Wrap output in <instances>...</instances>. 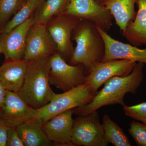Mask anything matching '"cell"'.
Segmentation results:
<instances>
[{
    "mask_svg": "<svg viewBox=\"0 0 146 146\" xmlns=\"http://www.w3.org/2000/svg\"><path fill=\"white\" fill-rule=\"evenodd\" d=\"M36 112V110L27 104L18 93L6 90L0 110V120L7 125L16 127L31 119Z\"/></svg>",
    "mask_w": 146,
    "mask_h": 146,
    "instance_id": "obj_12",
    "label": "cell"
},
{
    "mask_svg": "<svg viewBox=\"0 0 146 146\" xmlns=\"http://www.w3.org/2000/svg\"><path fill=\"white\" fill-rule=\"evenodd\" d=\"M56 52L55 46L47 30L46 25L33 24L27 35L23 59L29 62L48 57Z\"/></svg>",
    "mask_w": 146,
    "mask_h": 146,
    "instance_id": "obj_11",
    "label": "cell"
},
{
    "mask_svg": "<svg viewBox=\"0 0 146 146\" xmlns=\"http://www.w3.org/2000/svg\"><path fill=\"white\" fill-rule=\"evenodd\" d=\"M72 143L73 146H108L97 110L74 120Z\"/></svg>",
    "mask_w": 146,
    "mask_h": 146,
    "instance_id": "obj_6",
    "label": "cell"
},
{
    "mask_svg": "<svg viewBox=\"0 0 146 146\" xmlns=\"http://www.w3.org/2000/svg\"><path fill=\"white\" fill-rule=\"evenodd\" d=\"M72 40L76 46L69 64H82L88 74L93 65L102 62L104 56L105 45L97 26L87 20H80L74 29Z\"/></svg>",
    "mask_w": 146,
    "mask_h": 146,
    "instance_id": "obj_3",
    "label": "cell"
},
{
    "mask_svg": "<svg viewBox=\"0 0 146 146\" xmlns=\"http://www.w3.org/2000/svg\"><path fill=\"white\" fill-rule=\"evenodd\" d=\"M97 3L103 5L107 0H95Z\"/></svg>",
    "mask_w": 146,
    "mask_h": 146,
    "instance_id": "obj_28",
    "label": "cell"
},
{
    "mask_svg": "<svg viewBox=\"0 0 146 146\" xmlns=\"http://www.w3.org/2000/svg\"><path fill=\"white\" fill-rule=\"evenodd\" d=\"M80 20L58 14L46 25L47 30L58 53L66 61H70L74 47L72 42L74 29Z\"/></svg>",
    "mask_w": 146,
    "mask_h": 146,
    "instance_id": "obj_8",
    "label": "cell"
},
{
    "mask_svg": "<svg viewBox=\"0 0 146 146\" xmlns=\"http://www.w3.org/2000/svg\"><path fill=\"white\" fill-rule=\"evenodd\" d=\"M136 3L137 0H107L102 5L109 11L123 32L135 19Z\"/></svg>",
    "mask_w": 146,
    "mask_h": 146,
    "instance_id": "obj_17",
    "label": "cell"
},
{
    "mask_svg": "<svg viewBox=\"0 0 146 146\" xmlns=\"http://www.w3.org/2000/svg\"><path fill=\"white\" fill-rule=\"evenodd\" d=\"M60 14L91 21L107 32L112 25L109 11L95 0H68Z\"/></svg>",
    "mask_w": 146,
    "mask_h": 146,
    "instance_id": "obj_5",
    "label": "cell"
},
{
    "mask_svg": "<svg viewBox=\"0 0 146 146\" xmlns=\"http://www.w3.org/2000/svg\"><path fill=\"white\" fill-rule=\"evenodd\" d=\"M6 92V90H5L0 84V110L4 101Z\"/></svg>",
    "mask_w": 146,
    "mask_h": 146,
    "instance_id": "obj_27",
    "label": "cell"
},
{
    "mask_svg": "<svg viewBox=\"0 0 146 146\" xmlns=\"http://www.w3.org/2000/svg\"><path fill=\"white\" fill-rule=\"evenodd\" d=\"M138 10L135 19L122 32L123 36L136 46H146V0H137Z\"/></svg>",
    "mask_w": 146,
    "mask_h": 146,
    "instance_id": "obj_16",
    "label": "cell"
},
{
    "mask_svg": "<svg viewBox=\"0 0 146 146\" xmlns=\"http://www.w3.org/2000/svg\"><path fill=\"white\" fill-rule=\"evenodd\" d=\"M97 27L105 45L104 55L102 62L125 59L146 65V48L142 49L136 46L119 42L113 39L107 32L98 26Z\"/></svg>",
    "mask_w": 146,
    "mask_h": 146,
    "instance_id": "obj_13",
    "label": "cell"
},
{
    "mask_svg": "<svg viewBox=\"0 0 146 146\" xmlns=\"http://www.w3.org/2000/svg\"><path fill=\"white\" fill-rule=\"evenodd\" d=\"M34 23L33 16L8 32L0 33V53L5 60L23 59L27 35Z\"/></svg>",
    "mask_w": 146,
    "mask_h": 146,
    "instance_id": "obj_10",
    "label": "cell"
},
{
    "mask_svg": "<svg viewBox=\"0 0 146 146\" xmlns=\"http://www.w3.org/2000/svg\"><path fill=\"white\" fill-rule=\"evenodd\" d=\"M68 0H45L33 16L34 23L46 25L54 16L60 14Z\"/></svg>",
    "mask_w": 146,
    "mask_h": 146,
    "instance_id": "obj_21",
    "label": "cell"
},
{
    "mask_svg": "<svg viewBox=\"0 0 146 146\" xmlns=\"http://www.w3.org/2000/svg\"><path fill=\"white\" fill-rule=\"evenodd\" d=\"M26 0H0V27H3L20 9Z\"/></svg>",
    "mask_w": 146,
    "mask_h": 146,
    "instance_id": "obj_22",
    "label": "cell"
},
{
    "mask_svg": "<svg viewBox=\"0 0 146 146\" xmlns=\"http://www.w3.org/2000/svg\"><path fill=\"white\" fill-rule=\"evenodd\" d=\"M95 95L85 83L62 94H56L48 104L36 110V113L30 120L42 124L62 112L87 104Z\"/></svg>",
    "mask_w": 146,
    "mask_h": 146,
    "instance_id": "obj_4",
    "label": "cell"
},
{
    "mask_svg": "<svg viewBox=\"0 0 146 146\" xmlns=\"http://www.w3.org/2000/svg\"><path fill=\"white\" fill-rule=\"evenodd\" d=\"M145 64L137 62L133 70L125 76H115L109 79L104 86L97 92L89 103L74 108V113L78 116L90 114L107 106L119 104L125 105L124 98L126 94H136L144 79Z\"/></svg>",
    "mask_w": 146,
    "mask_h": 146,
    "instance_id": "obj_1",
    "label": "cell"
},
{
    "mask_svg": "<svg viewBox=\"0 0 146 146\" xmlns=\"http://www.w3.org/2000/svg\"><path fill=\"white\" fill-rule=\"evenodd\" d=\"M50 57L29 61L23 82L18 94L25 102L37 110L48 104L55 96L49 81Z\"/></svg>",
    "mask_w": 146,
    "mask_h": 146,
    "instance_id": "obj_2",
    "label": "cell"
},
{
    "mask_svg": "<svg viewBox=\"0 0 146 146\" xmlns=\"http://www.w3.org/2000/svg\"><path fill=\"white\" fill-rule=\"evenodd\" d=\"M126 116L146 124V102L134 105L123 106Z\"/></svg>",
    "mask_w": 146,
    "mask_h": 146,
    "instance_id": "obj_24",
    "label": "cell"
},
{
    "mask_svg": "<svg viewBox=\"0 0 146 146\" xmlns=\"http://www.w3.org/2000/svg\"><path fill=\"white\" fill-rule=\"evenodd\" d=\"M102 125L106 140L115 146H131L128 137L121 128L111 119L109 115H104Z\"/></svg>",
    "mask_w": 146,
    "mask_h": 146,
    "instance_id": "obj_20",
    "label": "cell"
},
{
    "mask_svg": "<svg viewBox=\"0 0 146 146\" xmlns=\"http://www.w3.org/2000/svg\"><path fill=\"white\" fill-rule=\"evenodd\" d=\"M9 127L0 120V146H6L7 131Z\"/></svg>",
    "mask_w": 146,
    "mask_h": 146,
    "instance_id": "obj_26",
    "label": "cell"
},
{
    "mask_svg": "<svg viewBox=\"0 0 146 146\" xmlns=\"http://www.w3.org/2000/svg\"><path fill=\"white\" fill-rule=\"evenodd\" d=\"M74 109L58 114L42 124V129L51 142L64 146H73L72 133Z\"/></svg>",
    "mask_w": 146,
    "mask_h": 146,
    "instance_id": "obj_14",
    "label": "cell"
},
{
    "mask_svg": "<svg viewBox=\"0 0 146 146\" xmlns=\"http://www.w3.org/2000/svg\"><path fill=\"white\" fill-rule=\"evenodd\" d=\"M29 62L5 60L0 66V84L5 90L18 93L23 82Z\"/></svg>",
    "mask_w": 146,
    "mask_h": 146,
    "instance_id": "obj_15",
    "label": "cell"
},
{
    "mask_svg": "<svg viewBox=\"0 0 146 146\" xmlns=\"http://www.w3.org/2000/svg\"><path fill=\"white\" fill-rule=\"evenodd\" d=\"M19 137L25 146H48L51 144L42 124L30 120L16 126Z\"/></svg>",
    "mask_w": 146,
    "mask_h": 146,
    "instance_id": "obj_18",
    "label": "cell"
},
{
    "mask_svg": "<svg viewBox=\"0 0 146 146\" xmlns=\"http://www.w3.org/2000/svg\"><path fill=\"white\" fill-rule=\"evenodd\" d=\"M6 146H24L17 132L16 127H10L9 128Z\"/></svg>",
    "mask_w": 146,
    "mask_h": 146,
    "instance_id": "obj_25",
    "label": "cell"
},
{
    "mask_svg": "<svg viewBox=\"0 0 146 146\" xmlns=\"http://www.w3.org/2000/svg\"><path fill=\"white\" fill-rule=\"evenodd\" d=\"M45 0H26L20 9L0 30V33L8 32L31 18Z\"/></svg>",
    "mask_w": 146,
    "mask_h": 146,
    "instance_id": "obj_19",
    "label": "cell"
},
{
    "mask_svg": "<svg viewBox=\"0 0 146 146\" xmlns=\"http://www.w3.org/2000/svg\"><path fill=\"white\" fill-rule=\"evenodd\" d=\"M50 85L64 92L84 83L85 69L83 65H72L57 52L50 57Z\"/></svg>",
    "mask_w": 146,
    "mask_h": 146,
    "instance_id": "obj_7",
    "label": "cell"
},
{
    "mask_svg": "<svg viewBox=\"0 0 146 146\" xmlns=\"http://www.w3.org/2000/svg\"><path fill=\"white\" fill-rule=\"evenodd\" d=\"M136 62L119 59L100 62L93 65L84 78V83L96 94L98 90L106 82L115 76H125L133 70Z\"/></svg>",
    "mask_w": 146,
    "mask_h": 146,
    "instance_id": "obj_9",
    "label": "cell"
},
{
    "mask_svg": "<svg viewBox=\"0 0 146 146\" xmlns=\"http://www.w3.org/2000/svg\"><path fill=\"white\" fill-rule=\"evenodd\" d=\"M128 132L138 146H146V124L132 121Z\"/></svg>",
    "mask_w": 146,
    "mask_h": 146,
    "instance_id": "obj_23",
    "label": "cell"
}]
</instances>
